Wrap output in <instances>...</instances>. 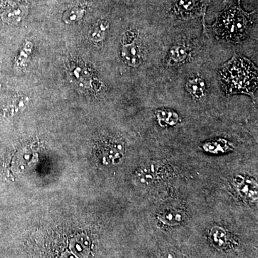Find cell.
<instances>
[{
    "instance_id": "obj_15",
    "label": "cell",
    "mask_w": 258,
    "mask_h": 258,
    "mask_svg": "<svg viewBox=\"0 0 258 258\" xmlns=\"http://www.w3.org/2000/svg\"><path fill=\"white\" fill-rule=\"evenodd\" d=\"M32 50V45L30 42H27L26 45L24 46L23 50L20 51L16 61H15V67L19 70L21 69L27 63L29 56L31 55Z\"/></svg>"
},
{
    "instance_id": "obj_1",
    "label": "cell",
    "mask_w": 258,
    "mask_h": 258,
    "mask_svg": "<svg viewBox=\"0 0 258 258\" xmlns=\"http://www.w3.org/2000/svg\"><path fill=\"white\" fill-rule=\"evenodd\" d=\"M218 77L226 94H246L254 98L257 89V69L249 59L234 55L220 69Z\"/></svg>"
},
{
    "instance_id": "obj_3",
    "label": "cell",
    "mask_w": 258,
    "mask_h": 258,
    "mask_svg": "<svg viewBox=\"0 0 258 258\" xmlns=\"http://www.w3.org/2000/svg\"><path fill=\"white\" fill-rule=\"evenodd\" d=\"M28 5L23 3H16L7 7L2 12L0 17L5 23L11 25H17L23 21L28 15Z\"/></svg>"
},
{
    "instance_id": "obj_5",
    "label": "cell",
    "mask_w": 258,
    "mask_h": 258,
    "mask_svg": "<svg viewBox=\"0 0 258 258\" xmlns=\"http://www.w3.org/2000/svg\"><path fill=\"white\" fill-rule=\"evenodd\" d=\"M192 54V49L186 44H178L170 49L166 58L169 66H178L189 60Z\"/></svg>"
},
{
    "instance_id": "obj_12",
    "label": "cell",
    "mask_w": 258,
    "mask_h": 258,
    "mask_svg": "<svg viewBox=\"0 0 258 258\" xmlns=\"http://www.w3.org/2000/svg\"><path fill=\"white\" fill-rule=\"evenodd\" d=\"M156 115L158 123L161 127L174 126L179 122V115L174 111L159 110Z\"/></svg>"
},
{
    "instance_id": "obj_10",
    "label": "cell",
    "mask_w": 258,
    "mask_h": 258,
    "mask_svg": "<svg viewBox=\"0 0 258 258\" xmlns=\"http://www.w3.org/2000/svg\"><path fill=\"white\" fill-rule=\"evenodd\" d=\"M109 29V23L107 20H98L93 24L88 30V37L95 42H101L106 38Z\"/></svg>"
},
{
    "instance_id": "obj_14",
    "label": "cell",
    "mask_w": 258,
    "mask_h": 258,
    "mask_svg": "<svg viewBox=\"0 0 258 258\" xmlns=\"http://www.w3.org/2000/svg\"><path fill=\"white\" fill-rule=\"evenodd\" d=\"M29 103V98L28 96H19L15 97L10 104L7 107V111L10 114H15L23 111L26 106H28Z\"/></svg>"
},
{
    "instance_id": "obj_9",
    "label": "cell",
    "mask_w": 258,
    "mask_h": 258,
    "mask_svg": "<svg viewBox=\"0 0 258 258\" xmlns=\"http://www.w3.org/2000/svg\"><path fill=\"white\" fill-rule=\"evenodd\" d=\"M158 217L166 225H176L184 221L185 214L180 209L169 208L160 212Z\"/></svg>"
},
{
    "instance_id": "obj_11",
    "label": "cell",
    "mask_w": 258,
    "mask_h": 258,
    "mask_svg": "<svg viewBox=\"0 0 258 258\" xmlns=\"http://www.w3.org/2000/svg\"><path fill=\"white\" fill-rule=\"evenodd\" d=\"M186 89L194 98L200 100L205 96L206 84L201 78H194L186 83Z\"/></svg>"
},
{
    "instance_id": "obj_17",
    "label": "cell",
    "mask_w": 258,
    "mask_h": 258,
    "mask_svg": "<svg viewBox=\"0 0 258 258\" xmlns=\"http://www.w3.org/2000/svg\"><path fill=\"white\" fill-rule=\"evenodd\" d=\"M196 5L195 0H178L177 9L180 13H189L192 11Z\"/></svg>"
},
{
    "instance_id": "obj_8",
    "label": "cell",
    "mask_w": 258,
    "mask_h": 258,
    "mask_svg": "<svg viewBox=\"0 0 258 258\" xmlns=\"http://www.w3.org/2000/svg\"><path fill=\"white\" fill-rule=\"evenodd\" d=\"M158 164L152 162L142 166L136 174V179L141 184H152L157 179Z\"/></svg>"
},
{
    "instance_id": "obj_2",
    "label": "cell",
    "mask_w": 258,
    "mask_h": 258,
    "mask_svg": "<svg viewBox=\"0 0 258 258\" xmlns=\"http://www.w3.org/2000/svg\"><path fill=\"white\" fill-rule=\"evenodd\" d=\"M227 7L211 27L217 38L231 43H240L249 35L252 13L244 12L240 5Z\"/></svg>"
},
{
    "instance_id": "obj_4",
    "label": "cell",
    "mask_w": 258,
    "mask_h": 258,
    "mask_svg": "<svg viewBox=\"0 0 258 258\" xmlns=\"http://www.w3.org/2000/svg\"><path fill=\"white\" fill-rule=\"evenodd\" d=\"M123 152L124 144L118 139H109L102 147L103 160L106 164L115 162L123 157Z\"/></svg>"
},
{
    "instance_id": "obj_16",
    "label": "cell",
    "mask_w": 258,
    "mask_h": 258,
    "mask_svg": "<svg viewBox=\"0 0 258 258\" xmlns=\"http://www.w3.org/2000/svg\"><path fill=\"white\" fill-rule=\"evenodd\" d=\"M210 235L212 240H213L214 243L216 244L217 246L225 245L226 244V241H227V234L223 228L222 227H218V226H215L211 229V232H210Z\"/></svg>"
},
{
    "instance_id": "obj_13",
    "label": "cell",
    "mask_w": 258,
    "mask_h": 258,
    "mask_svg": "<svg viewBox=\"0 0 258 258\" xmlns=\"http://www.w3.org/2000/svg\"><path fill=\"white\" fill-rule=\"evenodd\" d=\"M84 15L85 10L82 7H71L64 11L63 15H62V20L64 23L71 25V24L78 23L80 20H82Z\"/></svg>"
},
{
    "instance_id": "obj_6",
    "label": "cell",
    "mask_w": 258,
    "mask_h": 258,
    "mask_svg": "<svg viewBox=\"0 0 258 258\" xmlns=\"http://www.w3.org/2000/svg\"><path fill=\"white\" fill-rule=\"evenodd\" d=\"M121 57L123 62L131 67H138L143 61L142 50L136 41L123 45Z\"/></svg>"
},
{
    "instance_id": "obj_7",
    "label": "cell",
    "mask_w": 258,
    "mask_h": 258,
    "mask_svg": "<svg viewBox=\"0 0 258 258\" xmlns=\"http://www.w3.org/2000/svg\"><path fill=\"white\" fill-rule=\"evenodd\" d=\"M234 183L242 196L249 200H257V184L254 179L239 176L236 178Z\"/></svg>"
}]
</instances>
